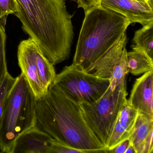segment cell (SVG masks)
I'll list each match as a JSON object with an SVG mask.
<instances>
[{"label": "cell", "instance_id": "cell-1", "mask_svg": "<svg viewBox=\"0 0 153 153\" xmlns=\"http://www.w3.org/2000/svg\"><path fill=\"white\" fill-rule=\"evenodd\" d=\"M23 31L56 65L68 59L74 33L66 0H16Z\"/></svg>", "mask_w": 153, "mask_h": 153}, {"label": "cell", "instance_id": "cell-2", "mask_svg": "<svg viewBox=\"0 0 153 153\" xmlns=\"http://www.w3.org/2000/svg\"><path fill=\"white\" fill-rule=\"evenodd\" d=\"M36 125L71 147L86 153H108L87 124L79 104L53 84L37 100Z\"/></svg>", "mask_w": 153, "mask_h": 153}, {"label": "cell", "instance_id": "cell-3", "mask_svg": "<svg viewBox=\"0 0 153 153\" xmlns=\"http://www.w3.org/2000/svg\"><path fill=\"white\" fill-rule=\"evenodd\" d=\"M130 25L125 17L101 6L85 13L72 65L85 71L121 39Z\"/></svg>", "mask_w": 153, "mask_h": 153}, {"label": "cell", "instance_id": "cell-4", "mask_svg": "<svg viewBox=\"0 0 153 153\" xmlns=\"http://www.w3.org/2000/svg\"><path fill=\"white\" fill-rule=\"evenodd\" d=\"M37 100L22 73L6 98L0 121V146L12 153L17 138L36 124Z\"/></svg>", "mask_w": 153, "mask_h": 153}, {"label": "cell", "instance_id": "cell-5", "mask_svg": "<svg viewBox=\"0 0 153 153\" xmlns=\"http://www.w3.org/2000/svg\"><path fill=\"white\" fill-rule=\"evenodd\" d=\"M126 81V79L113 90L109 85L105 93L95 102L79 104L87 124L106 149L118 114L127 99Z\"/></svg>", "mask_w": 153, "mask_h": 153}, {"label": "cell", "instance_id": "cell-6", "mask_svg": "<svg viewBox=\"0 0 153 153\" xmlns=\"http://www.w3.org/2000/svg\"><path fill=\"white\" fill-rule=\"evenodd\" d=\"M53 85L77 103H91L100 98L110 85L108 79L98 77L71 64L56 74Z\"/></svg>", "mask_w": 153, "mask_h": 153}, {"label": "cell", "instance_id": "cell-7", "mask_svg": "<svg viewBox=\"0 0 153 153\" xmlns=\"http://www.w3.org/2000/svg\"><path fill=\"white\" fill-rule=\"evenodd\" d=\"M35 42L29 37L21 41L18 48L17 58L21 73L25 77L29 86L37 100L48 91L41 81L33 54Z\"/></svg>", "mask_w": 153, "mask_h": 153}, {"label": "cell", "instance_id": "cell-8", "mask_svg": "<svg viewBox=\"0 0 153 153\" xmlns=\"http://www.w3.org/2000/svg\"><path fill=\"white\" fill-rule=\"evenodd\" d=\"M100 6L123 16L131 24L153 22V6L135 0H101Z\"/></svg>", "mask_w": 153, "mask_h": 153}, {"label": "cell", "instance_id": "cell-9", "mask_svg": "<svg viewBox=\"0 0 153 153\" xmlns=\"http://www.w3.org/2000/svg\"><path fill=\"white\" fill-rule=\"evenodd\" d=\"M153 71H148L137 79L128 102L139 113L153 119Z\"/></svg>", "mask_w": 153, "mask_h": 153}, {"label": "cell", "instance_id": "cell-10", "mask_svg": "<svg viewBox=\"0 0 153 153\" xmlns=\"http://www.w3.org/2000/svg\"><path fill=\"white\" fill-rule=\"evenodd\" d=\"M53 139L35 125L17 138L11 153H48Z\"/></svg>", "mask_w": 153, "mask_h": 153}, {"label": "cell", "instance_id": "cell-11", "mask_svg": "<svg viewBox=\"0 0 153 153\" xmlns=\"http://www.w3.org/2000/svg\"><path fill=\"white\" fill-rule=\"evenodd\" d=\"M138 112L126 100L120 111L112 131L106 148L109 150L128 139L135 128Z\"/></svg>", "mask_w": 153, "mask_h": 153}, {"label": "cell", "instance_id": "cell-12", "mask_svg": "<svg viewBox=\"0 0 153 153\" xmlns=\"http://www.w3.org/2000/svg\"><path fill=\"white\" fill-rule=\"evenodd\" d=\"M128 42L126 33L121 39L108 50L85 72L93 74L98 77L108 79L114 66L120 61Z\"/></svg>", "mask_w": 153, "mask_h": 153}, {"label": "cell", "instance_id": "cell-13", "mask_svg": "<svg viewBox=\"0 0 153 153\" xmlns=\"http://www.w3.org/2000/svg\"><path fill=\"white\" fill-rule=\"evenodd\" d=\"M153 118L139 113L134 131L129 138L136 153H144L146 144L153 137Z\"/></svg>", "mask_w": 153, "mask_h": 153}, {"label": "cell", "instance_id": "cell-14", "mask_svg": "<svg viewBox=\"0 0 153 153\" xmlns=\"http://www.w3.org/2000/svg\"><path fill=\"white\" fill-rule=\"evenodd\" d=\"M128 73L139 76L153 71V59L143 52L132 51L127 53Z\"/></svg>", "mask_w": 153, "mask_h": 153}, {"label": "cell", "instance_id": "cell-15", "mask_svg": "<svg viewBox=\"0 0 153 153\" xmlns=\"http://www.w3.org/2000/svg\"><path fill=\"white\" fill-rule=\"evenodd\" d=\"M33 54L41 81L48 89L56 77L54 65L43 54L36 42L33 46Z\"/></svg>", "mask_w": 153, "mask_h": 153}, {"label": "cell", "instance_id": "cell-16", "mask_svg": "<svg viewBox=\"0 0 153 153\" xmlns=\"http://www.w3.org/2000/svg\"><path fill=\"white\" fill-rule=\"evenodd\" d=\"M132 44V50L143 52L153 59V22L136 31Z\"/></svg>", "mask_w": 153, "mask_h": 153}, {"label": "cell", "instance_id": "cell-17", "mask_svg": "<svg viewBox=\"0 0 153 153\" xmlns=\"http://www.w3.org/2000/svg\"><path fill=\"white\" fill-rule=\"evenodd\" d=\"M127 51L124 50L120 61L114 66L109 77L110 86L112 90L126 79L128 73L127 59Z\"/></svg>", "mask_w": 153, "mask_h": 153}, {"label": "cell", "instance_id": "cell-18", "mask_svg": "<svg viewBox=\"0 0 153 153\" xmlns=\"http://www.w3.org/2000/svg\"><path fill=\"white\" fill-rule=\"evenodd\" d=\"M6 24H0V85L8 72L6 55Z\"/></svg>", "mask_w": 153, "mask_h": 153}, {"label": "cell", "instance_id": "cell-19", "mask_svg": "<svg viewBox=\"0 0 153 153\" xmlns=\"http://www.w3.org/2000/svg\"><path fill=\"white\" fill-rule=\"evenodd\" d=\"M16 77H13L9 72L5 76L3 81L0 85V121L1 120L4 104L6 98L13 87L16 81ZM0 153H3L0 146Z\"/></svg>", "mask_w": 153, "mask_h": 153}, {"label": "cell", "instance_id": "cell-20", "mask_svg": "<svg viewBox=\"0 0 153 153\" xmlns=\"http://www.w3.org/2000/svg\"><path fill=\"white\" fill-rule=\"evenodd\" d=\"M19 11L16 0H0V20L7 22L9 15H15Z\"/></svg>", "mask_w": 153, "mask_h": 153}, {"label": "cell", "instance_id": "cell-21", "mask_svg": "<svg viewBox=\"0 0 153 153\" xmlns=\"http://www.w3.org/2000/svg\"><path fill=\"white\" fill-rule=\"evenodd\" d=\"M86 153L85 151L71 147L61 142L53 139L48 153Z\"/></svg>", "mask_w": 153, "mask_h": 153}, {"label": "cell", "instance_id": "cell-22", "mask_svg": "<svg viewBox=\"0 0 153 153\" xmlns=\"http://www.w3.org/2000/svg\"><path fill=\"white\" fill-rule=\"evenodd\" d=\"M77 4L78 8L84 10L85 13L100 6L101 0H71Z\"/></svg>", "mask_w": 153, "mask_h": 153}, {"label": "cell", "instance_id": "cell-23", "mask_svg": "<svg viewBox=\"0 0 153 153\" xmlns=\"http://www.w3.org/2000/svg\"><path fill=\"white\" fill-rule=\"evenodd\" d=\"M130 143L129 139H127L108 151V153H124Z\"/></svg>", "mask_w": 153, "mask_h": 153}, {"label": "cell", "instance_id": "cell-24", "mask_svg": "<svg viewBox=\"0 0 153 153\" xmlns=\"http://www.w3.org/2000/svg\"><path fill=\"white\" fill-rule=\"evenodd\" d=\"M136 153V149H135V148L133 146V145L132 143L131 142L130 143L129 145L128 146L127 148L126 149V151H125L124 153Z\"/></svg>", "mask_w": 153, "mask_h": 153}, {"label": "cell", "instance_id": "cell-25", "mask_svg": "<svg viewBox=\"0 0 153 153\" xmlns=\"http://www.w3.org/2000/svg\"><path fill=\"white\" fill-rule=\"evenodd\" d=\"M135 1H140V2H144V3H149L150 5L153 6V3L151 2L150 0H135Z\"/></svg>", "mask_w": 153, "mask_h": 153}, {"label": "cell", "instance_id": "cell-26", "mask_svg": "<svg viewBox=\"0 0 153 153\" xmlns=\"http://www.w3.org/2000/svg\"><path fill=\"white\" fill-rule=\"evenodd\" d=\"M1 23H5V24H6V22H2V21L0 20V24H1Z\"/></svg>", "mask_w": 153, "mask_h": 153}, {"label": "cell", "instance_id": "cell-27", "mask_svg": "<svg viewBox=\"0 0 153 153\" xmlns=\"http://www.w3.org/2000/svg\"><path fill=\"white\" fill-rule=\"evenodd\" d=\"M151 1H152V2H153V0H150Z\"/></svg>", "mask_w": 153, "mask_h": 153}, {"label": "cell", "instance_id": "cell-28", "mask_svg": "<svg viewBox=\"0 0 153 153\" xmlns=\"http://www.w3.org/2000/svg\"><path fill=\"white\" fill-rule=\"evenodd\" d=\"M151 2H152V3H153V2H152V1H151Z\"/></svg>", "mask_w": 153, "mask_h": 153}]
</instances>
